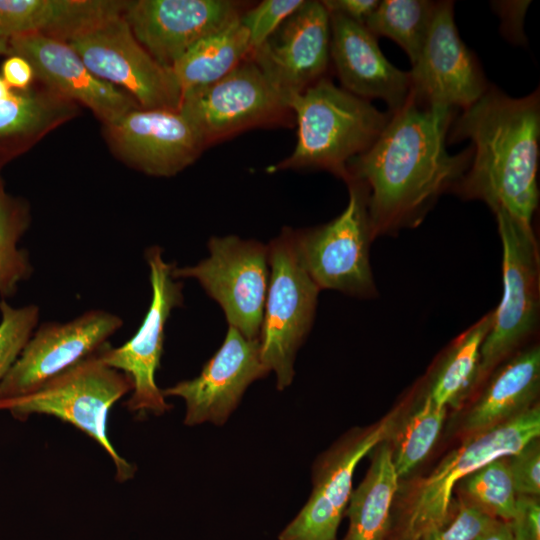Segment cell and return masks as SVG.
Returning a JSON list of instances; mask_svg holds the SVG:
<instances>
[{"mask_svg": "<svg viewBox=\"0 0 540 540\" xmlns=\"http://www.w3.org/2000/svg\"><path fill=\"white\" fill-rule=\"evenodd\" d=\"M452 116L453 109L409 94L371 147L348 164L347 180L366 189L374 238L417 226L434 200L468 168L471 149L457 155L446 150Z\"/></svg>", "mask_w": 540, "mask_h": 540, "instance_id": "6da1fadb", "label": "cell"}, {"mask_svg": "<svg viewBox=\"0 0 540 540\" xmlns=\"http://www.w3.org/2000/svg\"><path fill=\"white\" fill-rule=\"evenodd\" d=\"M539 93L511 98L486 92L456 120L451 140L469 139L471 164L453 188L532 226L538 207Z\"/></svg>", "mask_w": 540, "mask_h": 540, "instance_id": "7a4b0ae2", "label": "cell"}, {"mask_svg": "<svg viewBox=\"0 0 540 540\" xmlns=\"http://www.w3.org/2000/svg\"><path fill=\"white\" fill-rule=\"evenodd\" d=\"M287 105L297 123L296 145L269 173L324 169L346 181L350 161L371 147L391 117L325 77L290 95Z\"/></svg>", "mask_w": 540, "mask_h": 540, "instance_id": "3957f363", "label": "cell"}, {"mask_svg": "<svg viewBox=\"0 0 540 540\" xmlns=\"http://www.w3.org/2000/svg\"><path fill=\"white\" fill-rule=\"evenodd\" d=\"M99 351L31 394L0 400V410L18 420L38 414L73 425L106 451L114 463L116 480L125 482L133 478L136 468L113 447L107 419L112 406L132 391L133 384L127 374L105 364Z\"/></svg>", "mask_w": 540, "mask_h": 540, "instance_id": "277c9868", "label": "cell"}, {"mask_svg": "<svg viewBox=\"0 0 540 540\" xmlns=\"http://www.w3.org/2000/svg\"><path fill=\"white\" fill-rule=\"evenodd\" d=\"M539 435L538 405L471 435L415 486L401 510L393 540H421L427 533L444 527L450 521L453 489L459 481L497 458L519 452Z\"/></svg>", "mask_w": 540, "mask_h": 540, "instance_id": "5b68a950", "label": "cell"}, {"mask_svg": "<svg viewBox=\"0 0 540 540\" xmlns=\"http://www.w3.org/2000/svg\"><path fill=\"white\" fill-rule=\"evenodd\" d=\"M267 247L270 278L260 354L275 373L277 388L283 390L294 378L295 356L312 327L320 289L301 259L293 230L284 229Z\"/></svg>", "mask_w": 540, "mask_h": 540, "instance_id": "8992f818", "label": "cell"}, {"mask_svg": "<svg viewBox=\"0 0 540 540\" xmlns=\"http://www.w3.org/2000/svg\"><path fill=\"white\" fill-rule=\"evenodd\" d=\"M494 213L502 244L503 292L481 347L479 384L519 351L539 324L540 259L532 226L502 209Z\"/></svg>", "mask_w": 540, "mask_h": 540, "instance_id": "52a82bcc", "label": "cell"}, {"mask_svg": "<svg viewBox=\"0 0 540 540\" xmlns=\"http://www.w3.org/2000/svg\"><path fill=\"white\" fill-rule=\"evenodd\" d=\"M123 11L105 16L66 43L95 76L124 90L141 108L179 110L183 94L172 69L137 41Z\"/></svg>", "mask_w": 540, "mask_h": 540, "instance_id": "ba28073f", "label": "cell"}, {"mask_svg": "<svg viewBox=\"0 0 540 540\" xmlns=\"http://www.w3.org/2000/svg\"><path fill=\"white\" fill-rule=\"evenodd\" d=\"M349 200L343 212L316 228L295 232L301 259L319 289H332L361 298L377 294L371 266L374 239L364 185L346 181Z\"/></svg>", "mask_w": 540, "mask_h": 540, "instance_id": "9c48e42d", "label": "cell"}, {"mask_svg": "<svg viewBox=\"0 0 540 540\" xmlns=\"http://www.w3.org/2000/svg\"><path fill=\"white\" fill-rule=\"evenodd\" d=\"M209 257L176 267L175 279L192 278L222 308L229 326L248 339L259 338L268 289V247L237 236L212 237Z\"/></svg>", "mask_w": 540, "mask_h": 540, "instance_id": "30bf717a", "label": "cell"}, {"mask_svg": "<svg viewBox=\"0 0 540 540\" xmlns=\"http://www.w3.org/2000/svg\"><path fill=\"white\" fill-rule=\"evenodd\" d=\"M152 298L142 324L126 343L99 351L108 366L127 374L132 380V394L126 403L132 412L162 415L171 408L156 384L167 320L173 309L183 303L182 284L173 277L174 264L167 263L158 246L147 249Z\"/></svg>", "mask_w": 540, "mask_h": 540, "instance_id": "8fae6325", "label": "cell"}, {"mask_svg": "<svg viewBox=\"0 0 540 540\" xmlns=\"http://www.w3.org/2000/svg\"><path fill=\"white\" fill-rule=\"evenodd\" d=\"M179 110L207 146L245 129L279 121L291 112L286 98L250 57L221 79L185 92Z\"/></svg>", "mask_w": 540, "mask_h": 540, "instance_id": "7c38bea8", "label": "cell"}, {"mask_svg": "<svg viewBox=\"0 0 540 540\" xmlns=\"http://www.w3.org/2000/svg\"><path fill=\"white\" fill-rule=\"evenodd\" d=\"M123 325L120 316L91 309L64 323L36 328L0 383V400L31 394L97 353Z\"/></svg>", "mask_w": 540, "mask_h": 540, "instance_id": "4fadbf2b", "label": "cell"}, {"mask_svg": "<svg viewBox=\"0 0 540 540\" xmlns=\"http://www.w3.org/2000/svg\"><path fill=\"white\" fill-rule=\"evenodd\" d=\"M399 417L397 408L373 426L353 431L317 462L310 498L279 534V540H336L357 464L392 437Z\"/></svg>", "mask_w": 540, "mask_h": 540, "instance_id": "5bb4252c", "label": "cell"}, {"mask_svg": "<svg viewBox=\"0 0 540 540\" xmlns=\"http://www.w3.org/2000/svg\"><path fill=\"white\" fill-rule=\"evenodd\" d=\"M112 153L128 166L156 177H171L194 163L207 147L180 110L136 108L103 126Z\"/></svg>", "mask_w": 540, "mask_h": 540, "instance_id": "9a60e30c", "label": "cell"}, {"mask_svg": "<svg viewBox=\"0 0 540 540\" xmlns=\"http://www.w3.org/2000/svg\"><path fill=\"white\" fill-rule=\"evenodd\" d=\"M409 75L410 94L416 100L450 109L468 108L488 89L459 37L452 2L436 3L425 43Z\"/></svg>", "mask_w": 540, "mask_h": 540, "instance_id": "2e32d148", "label": "cell"}, {"mask_svg": "<svg viewBox=\"0 0 540 540\" xmlns=\"http://www.w3.org/2000/svg\"><path fill=\"white\" fill-rule=\"evenodd\" d=\"M231 0L126 1L123 15L137 41L161 65L172 68L193 45L243 13Z\"/></svg>", "mask_w": 540, "mask_h": 540, "instance_id": "e0dca14e", "label": "cell"}, {"mask_svg": "<svg viewBox=\"0 0 540 540\" xmlns=\"http://www.w3.org/2000/svg\"><path fill=\"white\" fill-rule=\"evenodd\" d=\"M330 41L329 12L321 1H304L249 57L287 101L323 78Z\"/></svg>", "mask_w": 540, "mask_h": 540, "instance_id": "ac0fdd59", "label": "cell"}, {"mask_svg": "<svg viewBox=\"0 0 540 540\" xmlns=\"http://www.w3.org/2000/svg\"><path fill=\"white\" fill-rule=\"evenodd\" d=\"M270 371L260 354V342L248 339L229 326L224 342L204 365L201 373L162 390L164 397L185 401L184 424L204 422L222 425L237 407L247 387Z\"/></svg>", "mask_w": 540, "mask_h": 540, "instance_id": "d6986e66", "label": "cell"}, {"mask_svg": "<svg viewBox=\"0 0 540 540\" xmlns=\"http://www.w3.org/2000/svg\"><path fill=\"white\" fill-rule=\"evenodd\" d=\"M9 45L10 55L31 64L36 80L90 109L103 126L140 107L124 90L95 76L64 41L33 34L11 38Z\"/></svg>", "mask_w": 540, "mask_h": 540, "instance_id": "ffe728a7", "label": "cell"}, {"mask_svg": "<svg viewBox=\"0 0 540 540\" xmlns=\"http://www.w3.org/2000/svg\"><path fill=\"white\" fill-rule=\"evenodd\" d=\"M330 14L332 59L342 88L363 99L378 98L390 112L409 97V72L392 65L376 37L364 26L338 14Z\"/></svg>", "mask_w": 540, "mask_h": 540, "instance_id": "44dd1931", "label": "cell"}, {"mask_svg": "<svg viewBox=\"0 0 540 540\" xmlns=\"http://www.w3.org/2000/svg\"><path fill=\"white\" fill-rule=\"evenodd\" d=\"M80 114V106L35 79L0 101V173L47 134Z\"/></svg>", "mask_w": 540, "mask_h": 540, "instance_id": "7402d4cb", "label": "cell"}, {"mask_svg": "<svg viewBox=\"0 0 540 540\" xmlns=\"http://www.w3.org/2000/svg\"><path fill=\"white\" fill-rule=\"evenodd\" d=\"M466 414L464 429L474 435L505 422L535 405L540 387V349L519 350L490 374Z\"/></svg>", "mask_w": 540, "mask_h": 540, "instance_id": "603a6c76", "label": "cell"}, {"mask_svg": "<svg viewBox=\"0 0 540 540\" xmlns=\"http://www.w3.org/2000/svg\"><path fill=\"white\" fill-rule=\"evenodd\" d=\"M125 5L115 0H0V37L36 34L68 42Z\"/></svg>", "mask_w": 540, "mask_h": 540, "instance_id": "cb8c5ba5", "label": "cell"}, {"mask_svg": "<svg viewBox=\"0 0 540 540\" xmlns=\"http://www.w3.org/2000/svg\"><path fill=\"white\" fill-rule=\"evenodd\" d=\"M399 479L391 448L383 442L365 478L351 493L346 510L349 527L343 540H388Z\"/></svg>", "mask_w": 540, "mask_h": 540, "instance_id": "d4e9b609", "label": "cell"}, {"mask_svg": "<svg viewBox=\"0 0 540 540\" xmlns=\"http://www.w3.org/2000/svg\"><path fill=\"white\" fill-rule=\"evenodd\" d=\"M493 323V310L460 334L430 377L426 395L439 407H457L479 385L481 347Z\"/></svg>", "mask_w": 540, "mask_h": 540, "instance_id": "484cf974", "label": "cell"}, {"mask_svg": "<svg viewBox=\"0 0 540 540\" xmlns=\"http://www.w3.org/2000/svg\"><path fill=\"white\" fill-rule=\"evenodd\" d=\"M250 54L248 32L239 17L226 27L198 41L171 69L184 94L221 79Z\"/></svg>", "mask_w": 540, "mask_h": 540, "instance_id": "4316f807", "label": "cell"}, {"mask_svg": "<svg viewBox=\"0 0 540 540\" xmlns=\"http://www.w3.org/2000/svg\"><path fill=\"white\" fill-rule=\"evenodd\" d=\"M31 224L30 205L7 192L0 173V298L13 296L32 272L29 254L18 243ZM0 299V300H1Z\"/></svg>", "mask_w": 540, "mask_h": 540, "instance_id": "83f0119b", "label": "cell"}, {"mask_svg": "<svg viewBox=\"0 0 540 540\" xmlns=\"http://www.w3.org/2000/svg\"><path fill=\"white\" fill-rule=\"evenodd\" d=\"M436 3L426 0H383L365 27L375 36L395 41L413 65L423 48Z\"/></svg>", "mask_w": 540, "mask_h": 540, "instance_id": "f1b7e54d", "label": "cell"}, {"mask_svg": "<svg viewBox=\"0 0 540 540\" xmlns=\"http://www.w3.org/2000/svg\"><path fill=\"white\" fill-rule=\"evenodd\" d=\"M447 408L437 406L426 394L394 432L392 460L399 478L411 473L429 454L442 430Z\"/></svg>", "mask_w": 540, "mask_h": 540, "instance_id": "f546056e", "label": "cell"}, {"mask_svg": "<svg viewBox=\"0 0 540 540\" xmlns=\"http://www.w3.org/2000/svg\"><path fill=\"white\" fill-rule=\"evenodd\" d=\"M457 485L464 495V502L475 505L493 518L507 522L512 519L517 494L507 457L485 464Z\"/></svg>", "mask_w": 540, "mask_h": 540, "instance_id": "4dcf8cb0", "label": "cell"}, {"mask_svg": "<svg viewBox=\"0 0 540 540\" xmlns=\"http://www.w3.org/2000/svg\"><path fill=\"white\" fill-rule=\"evenodd\" d=\"M39 313L34 304L13 307L0 300V383L36 329Z\"/></svg>", "mask_w": 540, "mask_h": 540, "instance_id": "1f68e13d", "label": "cell"}, {"mask_svg": "<svg viewBox=\"0 0 540 540\" xmlns=\"http://www.w3.org/2000/svg\"><path fill=\"white\" fill-rule=\"evenodd\" d=\"M304 0H264L243 11L240 22L249 36L251 52L261 46Z\"/></svg>", "mask_w": 540, "mask_h": 540, "instance_id": "d6a6232c", "label": "cell"}, {"mask_svg": "<svg viewBox=\"0 0 540 540\" xmlns=\"http://www.w3.org/2000/svg\"><path fill=\"white\" fill-rule=\"evenodd\" d=\"M508 466L517 495L538 496L540 493V446L531 440L519 452L508 456Z\"/></svg>", "mask_w": 540, "mask_h": 540, "instance_id": "836d02e7", "label": "cell"}, {"mask_svg": "<svg viewBox=\"0 0 540 540\" xmlns=\"http://www.w3.org/2000/svg\"><path fill=\"white\" fill-rule=\"evenodd\" d=\"M494 519L475 505L462 502L457 514L442 528L421 540H474Z\"/></svg>", "mask_w": 540, "mask_h": 540, "instance_id": "e575fe53", "label": "cell"}, {"mask_svg": "<svg viewBox=\"0 0 540 540\" xmlns=\"http://www.w3.org/2000/svg\"><path fill=\"white\" fill-rule=\"evenodd\" d=\"M537 496L517 495L509 522L515 540H540V503Z\"/></svg>", "mask_w": 540, "mask_h": 540, "instance_id": "d590c367", "label": "cell"}, {"mask_svg": "<svg viewBox=\"0 0 540 540\" xmlns=\"http://www.w3.org/2000/svg\"><path fill=\"white\" fill-rule=\"evenodd\" d=\"M1 76L12 90L23 91L35 81L31 64L19 55H10L1 66Z\"/></svg>", "mask_w": 540, "mask_h": 540, "instance_id": "8d00e7d4", "label": "cell"}, {"mask_svg": "<svg viewBox=\"0 0 540 540\" xmlns=\"http://www.w3.org/2000/svg\"><path fill=\"white\" fill-rule=\"evenodd\" d=\"M321 2L329 13L341 15L364 26L379 3L377 0H326Z\"/></svg>", "mask_w": 540, "mask_h": 540, "instance_id": "74e56055", "label": "cell"}, {"mask_svg": "<svg viewBox=\"0 0 540 540\" xmlns=\"http://www.w3.org/2000/svg\"><path fill=\"white\" fill-rule=\"evenodd\" d=\"M474 540H515L509 522L494 519Z\"/></svg>", "mask_w": 540, "mask_h": 540, "instance_id": "f35d334b", "label": "cell"}, {"mask_svg": "<svg viewBox=\"0 0 540 540\" xmlns=\"http://www.w3.org/2000/svg\"><path fill=\"white\" fill-rule=\"evenodd\" d=\"M12 92L13 90L9 87V85L0 75V101L7 99L12 94Z\"/></svg>", "mask_w": 540, "mask_h": 540, "instance_id": "ab89813d", "label": "cell"}, {"mask_svg": "<svg viewBox=\"0 0 540 540\" xmlns=\"http://www.w3.org/2000/svg\"><path fill=\"white\" fill-rule=\"evenodd\" d=\"M1 55L10 56V45L9 39L0 37V56Z\"/></svg>", "mask_w": 540, "mask_h": 540, "instance_id": "60d3db41", "label": "cell"}]
</instances>
